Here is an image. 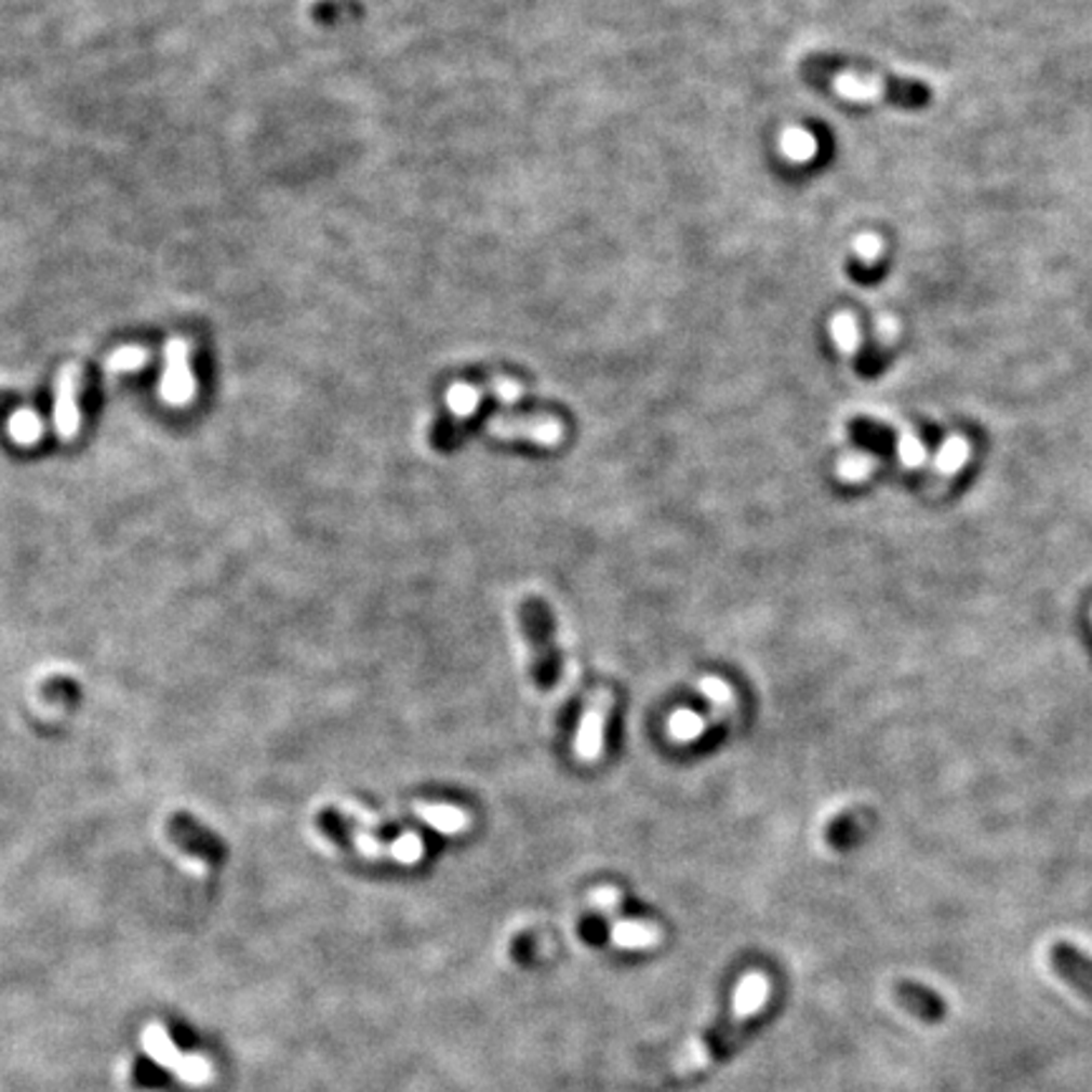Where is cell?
Here are the masks:
<instances>
[{
	"label": "cell",
	"mask_w": 1092,
	"mask_h": 1092,
	"mask_svg": "<svg viewBox=\"0 0 1092 1092\" xmlns=\"http://www.w3.org/2000/svg\"><path fill=\"white\" fill-rule=\"evenodd\" d=\"M769 997H772V982H769L767 974H761V971L744 974L742 982L736 984L734 1007H731L729 1020L716 1029V1035L685 1044L678 1052V1057L672 1060L670 1073L676 1077H688L703 1067H710L723 1054H729V1050H734L742 1042L746 1024L764 1009Z\"/></svg>",
	"instance_id": "cell-1"
},
{
	"label": "cell",
	"mask_w": 1092,
	"mask_h": 1092,
	"mask_svg": "<svg viewBox=\"0 0 1092 1092\" xmlns=\"http://www.w3.org/2000/svg\"><path fill=\"white\" fill-rule=\"evenodd\" d=\"M521 632L529 648L531 676L542 688H549L557 680V645L555 625H551L549 610L538 600H527L521 604Z\"/></svg>",
	"instance_id": "cell-2"
},
{
	"label": "cell",
	"mask_w": 1092,
	"mask_h": 1092,
	"mask_svg": "<svg viewBox=\"0 0 1092 1092\" xmlns=\"http://www.w3.org/2000/svg\"><path fill=\"white\" fill-rule=\"evenodd\" d=\"M612 706H615V693H612L610 685H597L585 698V706H582V716L577 723V734H574L572 744L574 757L585 761V764H592V761L602 757L604 731H608Z\"/></svg>",
	"instance_id": "cell-3"
},
{
	"label": "cell",
	"mask_w": 1092,
	"mask_h": 1092,
	"mask_svg": "<svg viewBox=\"0 0 1092 1092\" xmlns=\"http://www.w3.org/2000/svg\"><path fill=\"white\" fill-rule=\"evenodd\" d=\"M485 430L498 440H529L542 448H555L564 438V425L555 415H493Z\"/></svg>",
	"instance_id": "cell-4"
},
{
	"label": "cell",
	"mask_w": 1092,
	"mask_h": 1092,
	"mask_svg": "<svg viewBox=\"0 0 1092 1092\" xmlns=\"http://www.w3.org/2000/svg\"><path fill=\"white\" fill-rule=\"evenodd\" d=\"M342 835L359 855L368 860H390V863L400 865H415L425 855V844L417 833H405L395 837L392 842H383L368 827H347V833Z\"/></svg>",
	"instance_id": "cell-5"
},
{
	"label": "cell",
	"mask_w": 1092,
	"mask_h": 1092,
	"mask_svg": "<svg viewBox=\"0 0 1092 1092\" xmlns=\"http://www.w3.org/2000/svg\"><path fill=\"white\" fill-rule=\"evenodd\" d=\"M164 359H168V368H164L160 385L162 398L172 405H185L196 395V379H192L190 370V344L185 339H170Z\"/></svg>",
	"instance_id": "cell-6"
},
{
	"label": "cell",
	"mask_w": 1092,
	"mask_h": 1092,
	"mask_svg": "<svg viewBox=\"0 0 1092 1092\" xmlns=\"http://www.w3.org/2000/svg\"><path fill=\"white\" fill-rule=\"evenodd\" d=\"M77 392H79V370L66 368V370L58 372L54 421H56V432L64 440H71L74 436H77L79 425H81Z\"/></svg>",
	"instance_id": "cell-7"
},
{
	"label": "cell",
	"mask_w": 1092,
	"mask_h": 1092,
	"mask_svg": "<svg viewBox=\"0 0 1092 1092\" xmlns=\"http://www.w3.org/2000/svg\"><path fill=\"white\" fill-rule=\"evenodd\" d=\"M1050 961L1069 986H1075L1084 999L1092 1001V959H1088L1080 948L1057 944L1050 951Z\"/></svg>",
	"instance_id": "cell-8"
},
{
	"label": "cell",
	"mask_w": 1092,
	"mask_h": 1092,
	"mask_svg": "<svg viewBox=\"0 0 1092 1092\" xmlns=\"http://www.w3.org/2000/svg\"><path fill=\"white\" fill-rule=\"evenodd\" d=\"M895 999H897V1004H901L905 1012L914 1014L916 1020L929 1022V1024L944 1022V1016H946L944 999H941L936 991L925 989V986H921V984L897 982L895 984Z\"/></svg>",
	"instance_id": "cell-9"
},
{
	"label": "cell",
	"mask_w": 1092,
	"mask_h": 1092,
	"mask_svg": "<svg viewBox=\"0 0 1092 1092\" xmlns=\"http://www.w3.org/2000/svg\"><path fill=\"white\" fill-rule=\"evenodd\" d=\"M698 691L706 695L708 701V729H716L718 723H731L738 714V698L734 693V688L725 683L723 678L718 676H706L698 680Z\"/></svg>",
	"instance_id": "cell-10"
},
{
	"label": "cell",
	"mask_w": 1092,
	"mask_h": 1092,
	"mask_svg": "<svg viewBox=\"0 0 1092 1092\" xmlns=\"http://www.w3.org/2000/svg\"><path fill=\"white\" fill-rule=\"evenodd\" d=\"M612 944L625 951H645L661 944V929L655 923L642 921V918H612L610 931Z\"/></svg>",
	"instance_id": "cell-11"
},
{
	"label": "cell",
	"mask_w": 1092,
	"mask_h": 1092,
	"mask_svg": "<svg viewBox=\"0 0 1092 1092\" xmlns=\"http://www.w3.org/2000/svg\"><path fill=\"white\" fill-rule=\"evenodd\" d=\"M413 814L443 835H461L470 827V814L463 807L445 802H413Z\"/></svg>",
	"instance_id": "cell-12"
},
{
	"label": "cell",
	"mask_w": 1092,
	"mask_h": 1092,
	"mask_svg": "<svg viewBox=\"0 0 1092 1092\" xmlns=\"http://www.w3.org/2000/svg\"><path fill=\"white\" fill-rule=\"evenodd\" d=\"M835 92L842 96V99L850 102H873L882 96L885 92V81L875 79V77H863V74H837L833 81Z\"/></svg>",
	"instance_id": "cell-13"
},
{
	"label": "cell",
	"mask_w": 1092,
	"mask_h": 1092,
	"mask_svg": "<svg viewBox=\"0 0 1092 1092\" xmlns=\"http://www.w3.org/2000/svg\"><path fill=\"white\" fill-rule=\"evenodd\" d=\"M177 825H179V829H170V833L177 840L179 848H185L188 852H196V855L211 860V863H218V860L223 857V848L213 840L211 835H205L203 829L192 827L190 820H185V817H179Z\"/></svg>",
	"instance_id": "cell-14"
},
{
	"label": "cell",
	"mask_w": 1092,
	"mask_h": 1092,
	"mask_svg": "<svg viewBox=\"0 0 1092 1092\" xmlns=\"http://www.w3.org/2000/svg\"><path fill=\"white\" fill-rule=\"evenodd\" d=\"M708 721L703 714H695L691 708H678L676 714L668 718V734L672 742L678 744H693L698 742L701 736L708 734Z\"/></svg>",
	"instance_id": "cell-15"
},
{
	"label": "cell",
	"mask_w": 1092,
	"mask_h": 1092,
	"mask_svg": "<svg viewBox=\"0 0 1092 1092\" xmlns=\"http://www.w3.org/2000/svg\"><path fill=\"white\" fill-rule=\"evenodd\" d=\"M780 149L789 162L804 164L817 157V139H814V134L807 132L804 126H789V130L782 132Z\"/></svg>",
	"instance_id": "cell-16"
},
{
	"label": "cell",
	"mask_w": 1092,
	"mask_h": 1092,
	"mask_svg": "<svg viewBox=\"0 0 1092 1092\" xmlns=\"http://www.w3.org/2000/svg\"><path fill=\"white\" fill-rule=\"evenodd\" d=\"M483 392L485 390H481V387H476V385L455 383L445 395V402H448V410H451L453 423H466L468 417H474L476 410L481 408Z\"/></svg>",
	"instance_id": "cell-17"
},
{
	"label": "cell",
	"mask_w": 1092,
	"mask_h": 1092,
	"mask_svg": "<svg viewBox=\"0 0 1092 1092\" xmlns=\"http://www.w3.org/2000/svg\"><path fill=\"white\" fill-rule=\"evenodd\" d=\"M829 334H833V342L837 344V349L844 351V355H852L860 344V327L852 314L840 311L835 314L833 321H829Z\"/></svg>",
	"instance_id": "cell-18"
},
{
	"label": "cell",
	"mask_w": 1092,
	"mask_h": 1092,
	"mask_svg": "<svg viewBox=\"0 0 1092 1092\" xmlns=\"http://www.w3.org/2000/svg\"><path fill=\"white\" fill-rule=\"evenodd\" d=\"M9 430H11V436H13V440H16V443L31 445L41 438V432H43L41 417L31 413V410H18V413L11 417Z\"/></svg>",
	"instance_id": "cell-19"
},
{
	"label": "cell",
	"mask_w": 1092,
	"mask_h": 1092,
	"mask_svg": "<svg viewBox=\"0 0 1092 1092\" xmlns=\"http://www.w3.org/2000/svg\"><path fill=\"white\" fill-rule=\"evenodd\" d=\"M969 458V443L963 438H948L936 455V468L944 474H956Z\"/></svg>",
	"instance_id": "cell-20"
},
{
	"label": "cell",
	"mask_w": 1092,
	"mask_h": 1092,
	"mask_svg": "<svg viewBox=\"0 0 1092 1092\" xmlns=\"http://www.w3.org/2000/svg\"><path fill=\"white\" fill-rule=\"evenodd\" d=\"M587 901H589V905H592V908L600 916L615 918L617 916V908H620V890L612 888V885H600V888H595L592 893H589Z\"/></svg>",
	"instance_id": "cell-21"
},
{
	"label": "cell",
	"mask_w": 1092,
	"mask_h": 1092,
	"mask_svg": "<svg viewBox=\"0 0 1092 1092\" xmlns=\"http://www.w3.org/2000/svg\"><path fill=\"white\" fill-rule=\"evenodd\" d=\"M873 470V461L865 458V455H850V458H842L840 466H837V476L842 481H863V478Z\"/></svg>",
	"instance_id": "cell-22"
},
{
	"label": "cell",
	"mask_w": 1092,
	"mask_h": 1092,
	"mask_svg": "<svg viewBox=\"0 0 1092 1092\" xmlns=\"http://www.w3.org/2000/svg\"><path fill=\"white\" fill-rule=\"evenodd\" d=\"M485 392H491L493 398H496L498 402H504V405H514V402L523 395L521 385L516 383V379H508V377H493L489 387H485Z\"/></svg>",
	"instance_id": "cell-23"
},
{
	"label": "cell",
	"mask_w": 1092,
	"mask_h": 1092,
	"mask_svg": "<svg viewBox=\"0 0 1092 1092\" xmlns=\"http://www.w3.org/2000/svg\"><path fill=\"white\" fill-rule=\"evenodd\" d=\"M855 253H857L860 258L865 261V264H875V261H878V256L882 253V241L875 234L857 236L855 238Z\"/></svg>",
	"instance_id": "cell-24"
},
{
	"label": "cell",
	"mask_w": 1092,
	"mask_h": 1092,
	"mask_svg": "<svg viewBox=\"0 0 1092 1092\" xmlns=\"http://www.w3.org/2000/svg\"><path fill=\"white\" fill-rule=\"evenodd\" d=\"M901 458H903L905 466H918V463H923L925 451H923L921 440H918L916 436H903V440H901Z\"/></svg>",
	"instance_id": "cell-25"
},
{
	"label": "cell",
	"mask_w": 1092,
	"mask_h": 1092,
	"mask_svg": "<svg viewBox=\"0 0 1092 1092\" xmlns=\"http://www.w3.org/2000/svg\"><path fill=\"white\" fill-rule=\"evenodd\" d=\"M145 359H147V355L142 349L126 347V349L117 351V355L111 357V364H115V368H130L132 370V368H139V364L145 362Z\"/></svg>",
	"instance_id": "cell-26"
},
{
	"label": "cell",
	"mask_w": 1092,
	"mask_h": 1092,
	"mask_svg": "<svg viewBox=\"0 0 1092 1092\" xmlns=\"http://www.w3.org/2000/svg\"><path fill=\"white\" fill-rule=\"evenodd\" d=\"M897 332V324H895V319H888V317H882L878 321V336L882 342H890L895 336Z\"/></svg>",
	"instance_id": "cell-27"
},
{
	"label": "cell",
	"mask_w": 1092,
	"mask_h": 1092,
	"mask_svg": "<svg viewBox=\"0 0 1092 1092\" xmlns=\"http://www.w3.org/2000/svg\"><path fill=\"white\" fill-rule=\"evenodd\" d=\"M11 400H13V398H11V395H9V392H0V408H5V405H9V402H11Z\"/></svg>",
	"instance_id": "cell-28"
}]
</instances>
